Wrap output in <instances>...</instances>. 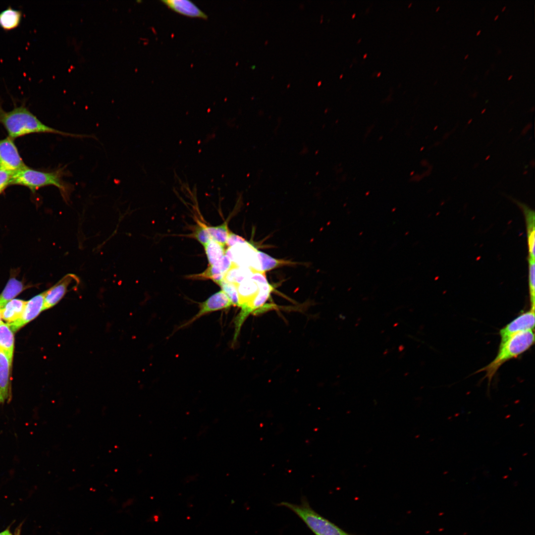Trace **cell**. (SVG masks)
Returning a JSON list of instances; mask_svg holds the SVG:
<instances>
[{"label": "cell", "mask_w": 535, "mask_h": 535, "mask_svg": "<svg viewBox=\"0 0 535 535\" xmlns=\"http://www.w3.org/2000/svg\"><path fill=\"white\" fill-rule=\"evenodd\" d=\"M355 14H353V15H352V17H354L355 16Z\"/></svg>", "instance_id": "d590c367"}, {"label": "cell", "mask_w": 535, "mask_h": 535, "mask_svg": "<svg viewBox=\"0 0 535 535\" xmlns=\"http://www.w3.org/2000/svg\"><path fill=\"white\" fill-rule=\"evenodd\" d=\"M26 301L13 299L8 302L1 309V318L7 323L19 319L24 309Z\"/></svg>", "instance_id": "5bb4252c"}, {"label": "cell", "mask_w": 535, "mask_h": 535, "mask_svg": "<svg viewBox=\"0 0 535 535\" xmlns=\"http://www.w3.org/2000/svg\"><path fill=\"white\" fill-rule=\"evenodd\" d=\"M535 261L529 259V284L532 310H535Z\"/></svg>", "instance_id": "cb8c5ba5"}, {"label": "cell", "mask_w": 535, "mask_h": 535, "mask_svg": "<svg viewBox=\"0 0 535 535\" xmlns=\"http://www.w3.org/2000/svg\"><path fill=\"white\" fill-rule=\"evenodd\" d=\"M232 304L226 294L221 290L210 296L199 305V311L190 320L181 326H186L202 316L213 312L229 308Z\"/></svg>", "instance_id": "30bf717a"}, {"label": "cell", "mask_w": 535, "mask_h": 535, "mask_svg": "<svg viewBox=\"0 0 535 535\" xmlns=\"http://www.w3.org/2000/svg\"><path fill=\"white\" fill-rule=\"evenodd\" d=\"M485 110V108L483 109V110H482V113H483V112H484Z\"/></svg>", "instance_id": "e575fe53"}, {"label": "cell", "mask_w": 535, "mask_h": 535, "mask_svg": "<svg viewBox=\"0 0 535 535\" xmlns=\"http://www.w3.org/2000/svg\"><path fill=\"white\" fill-rule=\"evenodd\" d=\"M207 225L203 223L199 222L194 231L192 235L203 246L208 244L211 240V238L207 229Z\"/></svg>", "instance_id": "603a6c76"}, {"label": "cell", "mask_w": 535, "mask_h": 535, "mask_svg": "<svg viewBox=\"0 0 535 535\" xmlns=\"http://www.w3.org/2000/svg\"><path fill=\"white\" fill-rule=\"evenodd\" d=\"M257 256L259 263L261 272L265 273V271L287 263L285 261L275 259L267 254L258 250L257 252Z\"/></svg>", "instance_id": "44dd1931"}, {"label": "cell", "mask_w": 535, "mask_h": 535, "mask_svg": "<svg viewBox=\"0 0 535 535\" xmlns=\"http://www.w3.org/2000/svg\"><path fill=\"white\" fill-rule=\"evenodd\" d=\"M278 505L296 514L315 535H354L346 532L315 511L305 497L302 498L300 504L282 501Z\"/></svg>", "instance_id": "277c9868"}, {"label": "cell", "mask_w": 535, "mask_h": 535, "mask_svg": "<svg viewBox=\"0 0 535 535\" xmlns=\"http://www.w3.org/2000/svg\"><path fill=\"white\" fill-rule=\"evenodd\" d=\"M366 55H367L366 54L365 55H364V57H366Z\"/></svg>", "instance_id": "8d00e7d4"}, {"label": "cell", "mask_w": 535, "mask_h": 535, "mask_svg": "<svg viewBox=\"0 0 535 535\" xmlns=\"http://www.w3.org/2000/svg\"><path fill=\"white\" fill-rule=\"evenodd\" d=\"M498 16H499V15H496V16H495L494 18V20H496V19H497V18L498 17Z\"/></svg>", "instance_id": "4dcf8cb0"}, {"label": "cell", "mask_w": 535, "mask_h": 535, "mask_svg": "<svg viewBox=\"0 0 535 535\" xmlns=\"http://www.w3.org/2000/svg\"><path fill=\"white\" fill-rule=\"evenodd\" d=\"M12 362L7 355L0 349V406L12 399L10 371Z\"/></svg>", "instance_id": "8fae6325"}, {"label": "cell", "mask_w": 535, "mask_h": 535, "mask_svg": "<svg viewBox=\"0 0 535 535\" xmlns=\"http://www.w3.org/2000/svg\"><path fill=\"white\" fill-rule=\"evenodd\" d=\"M24 289L25 285L21 281L14 277L10 278L0 294V309L22 292Z\"/></svg>", "instance_id": "2e32d148"}, {"label": "cell", "mask_w": 535, "mask_h": 535, "mask_svg": "<svg viewBox=\"0 0 535 535\" xmlns=\"http://www.w3.org/2000/svg\"><path fill=\"white\" fill-rule=\"evenodd\" d=\"M26 166L13 139L0 140V168L15 173Z\"/></svg>", "instance_id": "8992f818"}, {"label": "cell", "mask_w": 535, "mask_h": 535, "mask_svg": "<svg viewBox=\"0 0 535 535\" xmlns=\"http://www.w3.org/2000/svg\"><path fill=\"white\" fill-rule=\"evenodd\" d=\"M22 13L10 6L0 12V27L5 31L17 28L20 24Z\"/></svg>", "instance_id": "9a60e30c"}, {"label": "cell", "mask_w": 535, "mask_h": 535, "mask_svg": "<svg viewBox=\"0 0 535 535\" xmlns=\"http://www.w3.org/2000/svg\"><path fill=\"white\" fill-rule=\"evenodd\" d=\"M534 327L535 310L531 309L521 314L500 330V345L513 335L522 331L533 330Z\"/></svg>", "instance_id": "52a82bcc"}, {"label": "cell", "mask_w": 535, "mask_h": 535, "mask_svg": "<svg viewBox=\"0 0 535 535\" xmlns=\"http://www.w3.org/2000/svg\"><path fill=\"white\" fill-rule=\"evenodd\" d=\"M79 283L78 277L73 273L64 276L50 289L45 291L44 310H48L56 305L65 296L71 284Z\"/></svg>", "instance_id": "ba28073f"}, {"label": "cell", "mask_w": 535, "mask_h": 535, "mask_svg": "<svg viewBox=\"0 0 535 535\" xmlns=\"http://www.w3.org/2000/svg\"><path fill=\"white\" fill-rule=\"evenodd\" d=\"M161 2L167 7L183 15L207 19L208 16L192 1L188 0H163Z\"/></svg>", "instance_id": "7c38bea8"}, {"label": "cell", "mask_w": 535, "mask_h": 535, "mask_svg": "<svg viewBox=\"0 0 535 535\" xmlns=\"http://www.w3.org/2000/svg\"><path fill=\"white\" fill-rule=\"evenodd\" d=\"M21 533V527H19L17 530L14 532L12 533L10 529V527H7L6 529L0 532V535H20Z\"/></svg>", "instance_id": "4316f807"}, {"label": "cell", "mask_w": 535, "mask_h": 535, "mask_svg": "<svg viewBox=\"0 0 535 535\" xmlns=\"http://www.w3.org/2000/svg\"><path fill=\"white\" fill-rule=\"evenodd\" d=\"M14 339L13 332L7 323L0 324V349L4 351L12 361Z\"/></svg>", "instance_id": "e0dca14e"}, {"label": "cell", "mask_w": 535, "mask_h": 535, "mask_svg": "<svg viewBox=\"0 0 535 535\" xmlns=\"http://www.w3.org/2000/svg\"><path fill=\"white\" fill-rule=\"evenodd\" d=\"M534 342L535 335L533 330L522 331L513 335L499 346L495 358L477 373L485 372L484 378H487L489 385L492 378L502 365L527 351Z\"/></svg>", "instance_id": "3957f363"}, {"label": "cell", "mask_w": 535, "mask_h": 535, "mask_svg": "<svg viewBox=\"0 0 535 535\" xmlns=\"http://www.w3.org/2000/svg\"><path fill=\"white\" fill-rule=\"evenodd\" d=\"M218 285L220 286L221 290L228 297L232 305L238 307L239 297L236 286L235 284L228 282L224 279Z\"/></svg>", "instance_id": "7402d4cb"}, {"label": "cell", "mask_w": 535, "mask_h": 535, "mask_svg": "<svg viewBox=\"0 0 535 535\" xmlns=\"http://www.w3.org/2000/svg\"><path fill=\"white\" fill-rule=\"evenodd\" d=\"M65 174L64 167L47 172L31 169L26 166L13 174L10 185H22L33 192L43 187L53 185L59 190L64 200L67 201L71 188L62 179Z\"/></svg>", "instance_id": "7a4b0ae2"}, {"label": "cell", "mask_w": 535, "mask_h": 535, "mask_svg": "<svg viewBox=\"0 0 535 535\" xmlns=\"http://www.w3.org/2000/svg\"><path fill=\"white\" fill-rule=\"evenodd\" d=\"M206 227L212 240L222 245H226L230 233L226 221L217 226L207 225Z\"/></svg>", "instance_id": "ffe728a7"}, {"label": "cell", "mask_w": 535, "mask_h": 535, "mask_svg": "<svg viewBox=\"0 0 535 535\" xmlns=\"http://www.w3.org/2000/svg\"><path fill=\"white\" fill-rule=\"evenodd\" d=\"M506 7V6H504V7H503L502 8L501 11H504Z\"/></svg>", "instance_id": "1f68e13d"}, {"label": "cell", "mask_w": 535, "mask_h": 535, "mask_svg": "<svg viewBox=\"0 0 535 535\" xmlns=\"http://www.w3.org/2000/svg\"><path fill=\"white\" fill-rule=\"evenodd\" d=\"M233 266L230 259L225 255L217 263L210 265L202 273L195 275V278H205L212 279L218 284L224 278L226 273Z\"/></svg>", "instance_id": "4fadbf2b"}, {"label": "cell", "mask_w": 535, "mask_h": 535, "mask_svg": "<svg viewBox=\"0 0 535 535\" xmlns=\"http://www.w3.org/2000/svg\"><path fill=\"white\" fill-rule=\"evenodd\" d=\"M512 77H513V75H510V76H509L508 77V80H510V79H511L512 78Z\"/></svg>", "instance_id": "f546056e"}, {"label": "cell", "mask_w": 535, "mask_h": 535, "mask_svg": "<svg viewBox=\"0 0 535 535\" xmlns=\"http://www.w3.org/2000/svg\"><path fill=\"white\" fill-rule=\"evenodd\" d=\"M245 241H246L244 238L230 231L226 245L228 247H231L238 243H244Z\"/></svg>", "instance_id": "484cf974"}, {"label": "cell", "mask_w": 535, "mask_h": 535, "mask_svg": "<svg viewBox=\"0 0 535 535\" xmlns=\"http://www.w3.org/2000/svg\"><path fill=\"white\" fill-rule=\"evenodd\" d=\"M468 56H469V54H466V55L465 56V57H464V58H465V59L467 58V57H468Z\"/></svg>", "instance_id": "d6a6232c"}, {"label": "cell", "mask_w": 535, "mask_h": 535, "mask_svg": "<svg viewBox=\"0 0 535 535\" xmlns=\"http://www.w3.org/2000/svg\"><path fill=\"white\" fill-rule=\"evenodd\" d=\"M0 123L4 127L8 137L12 139L34 133H53L81 138H95L92 135L63 132L48 126L30 112L24 104L16 106L9 111L4 110L0 104Z\"/></svg>", "instance_id": "6da1fadb"}, {"label": "cell", "mask_w": 535, "mask_h": 535, "mask_svg": "<svg viewBox=\"0 0 535 535\" xmlns=\"http://www.w3.org/2000/svg\"><path fill=\"white\" fill-rule=\"evenodd\" d=\"M439 8H440V6H438L436 9V11H437L439 9Z\"/></svg>", "instance_id": "836d02e7"}, {"label": "cell", "mask_w": 535, "mask_h": 535, "mask_svg": "<svg viewBox=\"0 0 535 535\" xmlns=\"http://www.w3.org/2000/svg\"><path fill=\"white\" fill-rule=\"evenodd\" d=\"M258 250L250 243L245 241L228 247L225 255L233 266L250 268L253 272H260L257 256Z\"/></svg>", "instance_id": "5b68a950"}, {"label": "cell", "mask_w": 535, "mask_h": 535, "mask_svg": "<svg viewBox=\"0 0 535 535\" xmlns=\"http://www.w3.org/2000/svg\"><path fill=\"white\" fill-rule=\"evenodd\" d=\"M1 309L0 308V324L1 323Z\"/></svg>", "instance_id": "83f0119b"}, {"label": "cell", "mask_w": 535, "mask_h": 535, "mask_svg": "<svg viewBox=\"0 0 535 535\" xmlns=\"http://www.w3.org/2000/svg\"><path fill=\"white\" fill-rule=\"evenodd\" d=\"M14 173L0 168V194L10 185L12 177Z\"/></svg>", "instance_id": "d4e9b609"}, {"label": "cell", "mask_w": 535, "mask_h": 535, "mask_svg": "<svg viewBox=\"0 0 535 535\" xmlns=\"http://www.w3.org/2000/svg\"><path fill=\"white\" fill-rule=\"evenodd\" d=\"M203 247L209 266L217 263L225 255L224 246L213 240Z\"/></svg>", "instance_id": "ac0fdd59"}, {"label": "cell", "mask_w": 535, "mask_h": 535, "mask_svg": "<svg viewBox=\"0 0 535 535\" xmlns=\"http://www.w3.org/2000/svg\"><path fill=\"white\" fill-rule=\"evenodd\" d=\"M253 272L250 268L233 266L226 273L223 279L236 285L244 279L249 277Z\"/></svg>", "instance_id": "d6986e66"}, {"label": "cell", "mask_w": 535, "mask_h": 535, "mask_svg": "<svg viewBox=\"0 0 535 535\" xmlns=\"http://www.w3.org/2000/svg\"><path fill=\"white\" fill-rule=\"evenodd\" d=\"M481 30H479V31H478L477 32V33H476V35H478L479 34H480L481 33Z\"/></svg>", "instance_id": "f1b7e54d"}, {"label": "cell", "mask_w": 535, "mask_h": 535, "mask_svg": "<svg viewBox=\"0 0 535 535\" xmlns=\"http://www.w3.org/2000/svg\"><path fill=\"white\" fill-rule=\"evenodd\" d=\"M45 291L39 294L26 303L20 318L17 321L7 323L12 331L15 332L27 323L33 320L43 311L44 307Z\"/></svg>", "instance_id": "9c48e42d"}]
</instances>
